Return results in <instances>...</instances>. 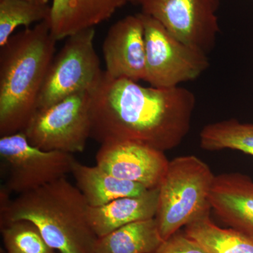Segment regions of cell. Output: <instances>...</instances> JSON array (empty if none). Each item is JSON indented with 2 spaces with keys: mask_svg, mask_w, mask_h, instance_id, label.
<instances>
[{
  "mask_svg": "<svg viewBox=\"0 0 253 253\" xmlns=\"http://www.w3.org/2000/svg\"><path fill=\"white\" fill-rule=\"evenodd\" d=\"M196 96L182 86H144L104 71L92 91L91 138L102 144L132 141L166 151L191 129Z\"/></svg>",
  "mask_w": 253,
  "mask_h": 253,
  "instance_id": "obj_1",
  "label": "cell"
},
{
  "mask_svg": "<svg viewBox=\"0 0 253 253\" xmlns=\"http://www.w3.org/2000/svg\"><path fill=\"white\" fill-rule=\"evenodd\" d=\"M49 19L11 36L0 53V136L22 131L38 101L56 51Z\"/></svg>",
  "mask_w": 253,
  "mask_h": 253,
  "instance_id": "obj_2",
  "label": "cell"
},
{
  "mask_svg": "<svg viewBox=\"0 0 253 253\" xmlns=\"http://www.w3.org/2000/svg\"><path fill=\"white\" fill-rule=\"evenodd\" d=\"M90 206L77 186L65 177L11 200L0 212V226L33 222L58 253H94L98 237L88 219Z\"/></svg>",
  "mask_w": 253,
  "mask_h": 253,
  "instance_id": "obj_3",
  "label": "cell"
},
{
  "mask_svg": "<svg viewBox=\"0 0 253 253\" xmlns=\"http://www.w3.org/2000/svg\"><path fill=\"white\" fill-rule=\"evenodd\" d=\"M214 177L209 166L196 156H179L169 161L159 186L155 217L164 241L211 211Z\"/></svg>",
  "mask_w": 253,
  "mask_h": 253,
  "instance_id": "obj_4",
  "label": "cell"
},
{
  "mask_svg": "<svg viewBox=\"0 0 253 253\" xmlns=\"http://www.w3.org/2000/svg\"><path fill=\"white\" fill-rule=\"evenodd\" d=\"M91 95L81 91L37 110L22 131L30 144L44 151L83 152L91 138Z\"/></svg>",
  "mask_w": 253,
  "mask_h": 253,
  "instance_id": "obj_5",
  "label": "cell"
},
{
  "mask_svg": "<svg viewBox=\"0 0 253 253\" xmlns=\"http://www.w3.org/2000/svg\"><path fill=\"white\" fill-rule=\"evenodd\" d=\"M95 33L94 28H87L66 38L50 64L38 109L81 91H93L98 85L104 71L94 48Z\"/></svg>",
  "mask_w": 253,
  "mask_h": 253,
  "instance_id": "obj_6",
  "label": "cell"
},
{
  "mask_svg": "<svg viewBox=\"0 0 253 253\" xmlns=\"http://www.w3.org/2000/svg\"><path fill=\"white\" fill-rule=\"evenodd\" d=\"M144 28L146 82L158 88L194 81L210 66L208 54L169 33L157 20L139 13Z\"/></svg>",
  "mask_w": 253,
  "mask_h": 253,
  "instance_id": "obj_7",
  "label": "cell"
},
{
  "mask_svg": "<svg viewBox=\"0 0 253 253\" xmlns=\"http://www.w3.org/2000/svg\"><path fill=\"white\" fill-rule=\"evenodd\" d=\"M0 158L8 171L2 186L18 195L65 177L76 161L72 154L33 146L23 131L1 136Z\"/></svg>",
  "mask_w": 253,
  "mask_h": 253,
  "instance_id": "obj_8",
  "label": "cell"
},
{
  "mask_svg": "<svg viewBox=\"0 0 253 253\" xmlns=\"http://www.w3.org/2000/svg\"><path fill=\"white\" fill-rule=\"evenodd\" d=\"M141 13L157 20L173 36L208 53L220 33V0H131Z\"/></svg>",
  "mask_w": 253,
  "mask_h": 253,
  "instance_id": "obj_9",
  "label": "cell"
},
{
  "mask_svg": "<svg viewBox=\"0 0 253 253\" xmlns=\"http://www.w3.org/2000/svg\"><path fill=\"white\" fill-rule=\"evenodd\" d=\"M169 163L164 151L132 141L104 143L96 155V165L101 169L148 189L159 188Z\"/></svg>",
  "mask_w": 253,
  "mask_h": 253,
  "instance_id": "obj_10",
  "label": "cell"
},
{
  "mask_svg": "<svg viewBox=\"0 0 253 253\" xmlns=\"http://www.w3.org/2000/svg\"><path fill=\"white\" fill-rule=\"evenodd\" d=\"M106 74L116 79L146 81L144 28L140 14L111 26L102 46Z\"/></svg>",
  "mask_w": 253,
  "mask_h": 253,
  "instance_id": "obj_11",
  "label": "cell"
},
{
  "mask_svg": "<svg viewBox=\"0 0 253 253\" xmlns=\"http://www.w3.org/2000/svg\"><path fill=\"white\" fill-rule=\"evenodd\" d=\"M210 204L229 227L253 236V180L239 172L215 175Z\"/></svg>",
  "mask_w": 253,
  "mask_h": 253,
  "instance_id": "obj_12",
  "label": "cell"
},
{
  "mask_svg": "<svg viewBox=\"0 0 253 253\" xmlns=\"http://www.w3.org/2000/svg\"><path fill=\"white\" fill-rule=\"evenodd\" d=\"M131 0H53L50 31L56 41L94 28Z\"/></svg>",
  "mask_w": 253,
  "mask_h": 253,
  "instance_id": "obj_13",
  "label": "cell"
},
{
  "mask_svg": "<svg viewBox=\"0 0 253 253\" xmlns=\"http://www.w3.org/2000/svg\"><path fill=\"white\" fill-rule=\"evenodd\" d=\"M159 188L138 196L114 200L98 207H89L88 219L98 238L136 221L152 219L157 212Z\"/></svg>",
  "mask_w": 253,
  "mask_h": 253,
  "instance_id": "obj_14",
  "label": "cell"
},
{
  "mask_svg": "<svg viewBox=\"0 0 253 253\" xmlns=\"http://www.w3.org/2000/svg\"><path fill=\"white\" fill-rule=\"evenodd\" d=\"M71 174L90 207L104 206L120 198L138 196L149 190L141 184L118 179L96 165L85 166L77 160L73 163Z\"/></svg>",
  "mask_w": 253,
  "mask_h": 253,
  "instance_id": "obj_15",
  "label": "cell"
},
{
  "mask_svg": "<svg viewBox=\"0 0 253 253\" xmlns=\"http://www.w3.org/2000/svg\"><path fill=\"white\" fill-rule=\"evenodd\" d=\"M164 240L155 218L131 222L98 238L94 253H155Z\"/></svg>",
  "mask_w": 253,
  "mask_h": 253,
  "instance_id": "obj_16",
  "label": "cell"
},
{
  "mask_svg": "<svg viewBox=\"0 0 253 253\" xmlns=\"http://www.w3.org/2000/svg\"><path fill=\"white\" fill-rule=\"evenodd\" d=\"M211 211L185 226L184 232L210 253H253V236L216 225L211 219Z\"/></svg>",
  "mask_w": 253,
  "mask_h": 253,
  "instance_id": "obj_17",
  "label": "cell"
},
{
  "mask_svg": "<svg viewBox=\"0 0 253 253\" xmlns=\"http://www.w3.org/2000/svg\"><path fill=\"white\" fill-rule=\"evenodd\" d=\"M200 146L206 151L235 150L253 156V123L235 118L210 123L200 133Z\"/></svg>",
  "mask_w": 253,
  "mask_h": 253,
  "instance_id": "obj_18",
  "label": "cell"
},
{
  "mask_svg": "<svg viewBox=\"0 0 253 253\" xmlns=\"http://www.w3.org/2000/svg\"><path fill=\"white\" fill-rule=\"evenodd\" d=\"M51 6L28 0H0V46L7 42L19 26L26 28L33 23L49 19Z\"/></svg>",
  "mask_w": 253,
  "mask_h": 253,
  "instance_id": "obj_19",
  "label": "cell"
},
{
  "mask_svg": "<svg viewBox=\"0 0 253 253\" xmlns=\"http://www.w3.org/2000/svg\"><path fill=\"white\" fill-rule=\"evenodd\" d=\"M0 230L5 253H57L47 244L31 221H10L0 226Z\"/></svg>",
  "mask_w": 253,
  "mask_h": 253,
  "instance_id": "obj_20",
  "label": "cell"
},
{
  "mask_svg": "<svg viewBox=\"0 0 253 253\" xmlns=\"http://www.w3.org/2000/svg\"><path fill=\"white\" fill-rule=\"evenodd\" d=\"M155 253H210L197 241L180 230L163 241Z\"/></svg>",
  "mask_w": 253,
  "mask_h": 253,
  "instance_id": "obj_21",
  "label": "cell"
},
{
  "mask_svg": "<svg viewBox=\"0 0 253 253\" xmlns=\"http://www.w3.org/2000/svg\"><path fill=\"white\" fill-rule=\"evenodd\" d=\"M28 1H32V2L37 3L40 4H47L49 0H28Z\"/></svg>",
  "mask_w": 253,
  "mask_h": 253,
  "instance_id": "obj_22",
  "label": "cell"
}]
</instances>
